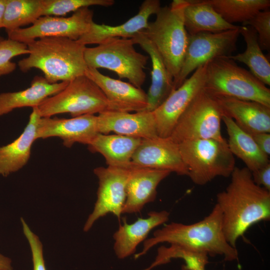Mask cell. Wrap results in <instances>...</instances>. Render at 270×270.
Returning <instances> with one entry per match:
<instances>
[{"mask_svg":"<svg viewBox=\"0 0 270 270\" xmlns=\"http://www.w3.org/2000/svg\"><path fill=\"white\" fill-rule=\"evenodd\" d=\"M204 90L216 98H232L270 107V88L230 56L207 63Z\"/></svg>","mask_w":270,"mask_h":270,"instance_id":"cell-5","label":"cell"},{"mask_svg":"<svg viewBox=\"0 0 270 270\" xmlns=\"http://www.w3.org/2000/svg\"><path fill=\"white\" fill-rule=\"evenodd\" d=\"M142 139L120 134H98L88 145L92 152L100 154L108 166L129 168L132 158Z\"/></svg>","mask_w":270,"mask_h":270,"instance_id":"cell-25","label":"cell"},{"mask_svg":"<svg viewBox=\"0 0 270 270\" xmlns=\"http://www.w3.org/2000/svg\"><path fill=\"white\" fill-rule=\"evenodd\" d=\"M187 0H174L161 6L153 22L140 32L155 46L171 76L174 84L182 68L188 44L184 12Z\"/></svg>","mask_w":270,"mask_h":270,"instance_id":"cell-4","label":"cell"},{"mask_svg":"<svg viewBox=\"0 0 270 270\" xmlns=\"http://www.w3.org/2000/svg\"><path fill=\"white\" fill-rule=\"evenodd\" d=\"M23 132L12 142L0 146V175L6 177L18 171L28 163L41 116L37 107L32 108Z\"/></svg>","mask_w":270,"mask_h":270,"instance_id":"cell-22","label":"cell"},{"mask_svg":"<svg viewBox=\"0 0 270 270\" xmlns=\"http://www.w3.org/2000/svg\"><path fill=\"white\" fill-rule=\"evenodd\" d=\"M238 28L218 33L200 32L188 36L186 50L174 90L200 66L218 57L230 56L236 50Z\"/></svg>","mask_w":270,"mask_h":270,"instance_id":"cell-10","label":"cell"},{"mask_svg":"<svg viewBox=\"0 0 270 270\" xmlns=\"http://www.w3.org/2000/svg\"><path fill=\"white\" fill-rule=\"evenodd\" d=\"M93 11L83 8L69 17L42 16L30 26L8 33V38L27 44L45 37H63L77 40L90 30Z\"/></svg>","mask_w":270,"mask_h":270,"instance_id":"cell-11","label":"cell"},{"mask_svg":"<svg viewBox=\"0 0 270 270\" xmlns=\"http://www.w3.org/2000/svg\"><path fill=\"white\" fill-rule=\"evenodd\" d=\"M132 166H100L94 169V172L98 180L97 200L92 212L84 224V232H88L98 219L107 214L112 213L120 218L126 201V186Z\"/></svg>","mask_w":270,"mask_h":270,"instance_id":"cell-12","label":"cell"},{"mask_svg":"<svg viewBox=\"0 0 270 270\" xmlns=\"http://www.w3.org/2000/svg\"><path fill=\"white\" fill-rule=\"evenodd\" d=\"M259 148L268 156L270 155V134L267 132L251 134Z\"/></svg>","mask_w":270,"mask_h":270,"instance_id":"cell-36","label":"cell"},{"mask_svg":"<svg viewBox=\"0 0 270 270\" xmlns=\"http://www.w3.org/2000/svg\"><path fill=\"white\" fill-rule=\"evenodd\" d=\"M207 63L196 68L152 112L158 136L170 137L182 114L204 88Z\"/></svg>","mask_w":270,"mask_h":270,"instance_id":"cell-13","label":"cell"},{"mask_svg":"<svg viewBox=\"0 0 270 270\" xmlns=\"http://www.w3.org/2000/svg\"><path fill=\"white\" fill-rule=\"evenodd\" d=\"M85 75L100 88L116 111L138 112L146 108L147 95L141 88L105 76L95 68H88Z\"/></svg>","mask_w":270,"mask_h":270,"instance_id":"cell-16","label":"cell"},{"mask_svg":"<svg viewBox=\"0 0 270 270\" xmlns=\"http://www.w3.org/2000/svg\"><path fill=\"white\" fill-rule=\"evenodd\" d=\"M161 8L159 0H145L139 7L138 12L124 23L115 26L92 23L90 30L78 40L85 45L98 44L110 38H131L145 29L150 16L156 14Z\"/></svg>","mask_w":270,"mask_h":270,"instance_id":"cell-18","label":"cell"},{"mask_svg":"<svg viewBox=\"0 0 270 270\" xmlns=\"http://www.w3.org/2000/svg\"><path fill=\"white\" fill-rule=\"evenodd\" d=\"M42 0H6L3 28L7 34L42 16Z\"/></svg>","mask_w":270,"mask_h":270,"instance_id":"cell-30","label":"cell"},{"mask_svg":"<svg viewBox=\"0 0 270 270\" xmlns=\"http://www.w3.org/2000/svg\"><path fill=\"white\" fill-rule=\"evenodd\" d=\"M178 146L188 176L196 185H204L218 176H230L236 167L226 140H186Z\"/></svg>","mask_w":270,"mask_h":270,"instance_id":"cell-6","label":"cell"},{"mask_svg":"<svg viewBox=\"0 0 270 270\" xmlns=\"http://www.w3.org/2000/svg\"><path fill=\"white\" fill-rule=\"evenodd\" d=\"M69 82L50 84L44 77L36 76L30 86L24 90L0 94V116L24 107H38L46 98L64 90Z\"/></svg>","mask_w":270,"mask_h":270,"instance_id":"cell-24","label":"cell"},{"mask_svg":"<svg viewBox=\"0 0 270 270\" xmlns=\"http://www.w3.org/2000/svg\"><path fill=\"white\" fill-rule=\"evenodd\" d=\"M170 213L166 210L152 211L146 218H138L135 222L128 224L124 220L114 232V250L120 259L125 258L134 254L137 246L144 241L154 228L166 223Z\"/></svg>","mask_w":270,"mask_h":270,"instance_id":"cell-23","label":"cell"},{"mask_svg":"<svg viewBox=\"0 0 270 270\" xmlns=\"http://www.w3.org/2000/svg\"><path fill=\"white\" fill-rule=\"evenodd\" d=\"M240 32L246 43V49L244 52L230 58L244 64L259 80L270 86V64L262 53L256 31L250 26H240Z\"/></svg>","mask_w":270,"mask_h":270,"instance_id":"cell-28","label":"cell"},{"mask_svg":"<svg viewBox=\"0 0 270 270\" xmlns=\"http://www.w3.org/2000/svg\"><path fill=\"white\" fill-rule=\"evenodd\" d=\"M222 116L216 98L203 88L182 114L168 138L178 144L194 140H224L221 132Z\"/></svg>","mask_w":270,"mask_h":270,"instance_id":"cell-9","label":"cell"},{"mask_svg":"<svg viewBox=\"0 0 270 270\" xmlns=\"http://www.w3.org/2000/svg\"><path fill=\"white\" fill-rule=\"evenodd\" d=\"M249 26L256 31L258 41L262 50L269 51L270 49V10L260 11L252 18L242 24Z\"/></svg>","mask_w":270,"mask_h":270,"instance_id":"cell-33","label":"cell"},{"mask_svg":"<svg viewBox=\"0 0 270 270\" xmlns=\"http://www.w3.org/2000/svg\"><path fill=\"white\" fill-rule=\"evenodd\" d=\"M100 134H116L142 139L158 136L152 112L143 110L134 114L119 111H108L98 116Z\"/></svg>","mask_w":270,"mask_h":270,"instance_id":"cell-17","label":"cell"},{"mask_svg":"<svg viewBox=\"0 0 270 270\" xmlns=\"http://www.w3.org/2000/svg\"><path fill=\"white\" fill-rule=\"evenodd\" d=\"M132 162L139 167L166 170L180 176H188V170L182 160L178 144L170 138L158 136L142 139L132 155Z\"/></svg>","mask_w":270,"mask_h":270,"instance_id":"cell-15","label":"cell"},{"mask_svg":"<svg viewBox=\"0 0 270 270\" xmlns=\"http://www.w3.org/2000/svg\"><path fill=\"white\" fill-rule=\"evenodd\" d=\"M37 108L41 117L69 113L73 118L116 111L100 88L86 75L70 81L64 90L46 98Z\"/></svg>","mask_w":270,"mask_h":270,"instance_id":"cell-8","label":"cell"},{"mask_svg":"<svg viewBox=\"0 0 270 270\" xmlns=\"http://www.w3.org/2000/svg\"><path fill=\"white\" fill-rule=\"evenodd\" d=\"M184 12V27L188 36L200 32L218 33L238 28L226 22L202 0H187Z\"/></svg>","mask_w":270,"mask_h":270,"instance_id":"cell-26","label":"cell"},{"mask_svg":"<svg viewBox=\"0 0 270 270\" xmlns=\"http://www.w3.org/2000/svg\"><path fill=\"white\" fill-rule=\"evenodd\" d=\"M131 38L151 59V84L146 94L148 106L145 110L153 112L174 90V78L154 44L143 34L140 32Z\"/></svg>","mask_w":270,"mask_h":270,"instance_id":"cell-21","label":"cell"},{"mask_svg":"<svg viewBox=\"0 0 270 270\" xmlns=\"http://www.w3.org/2000/svg\"><path fill=\"white\" fill-rule=\"evenodd\" d=\"M0 270H13L12 260L0 254Z\"/></svg>","mask_w":270,"mask_h":270,"instance_id":"cell-38","label":"cell"},{"mask_svg":"<svg viewBox=\"0 0 270 270\" xmlns=\"http://www.w3.org/2000/svg\"><path fill=\"white\" fill-rule=\"evenodd\" d=\"M114 0H42V16H60L92 6H110Z\"/></svg>","mask_w":270,"mask_h":270,"instance_id":"cell-31","label":"cell"},{"mask_svg":"<svg viewBox=\"0 0 270 270\" xmlns=\"http://www.w3.org/2000/svg\"><path fill=\"white\" fill-rule=\"evenodd\" d=\"M208 261L204 259H196L183 264L182 270H206L205 268Z\"/></svg>","mask_w":270,"mask_h":270,"instance_id":"cell-37","label":"cell"},{"mask_svg":"<svg viewBox=\"0 0 270 270\" xmlns=\"http://www.w3.org/2000/svg\"><path fill=\"white\" fill-rule=\"evenodd\" d=\"M98 116L84 114L71 118L41 117L36 138L58 137L64 146L70 148L75 143L90 144L99 134Z\"/></svg>","mask_w":270,"mask_h":270,"instance_id":"cell-14","label":"cell"},{"mask_svg":"<svg viewBox=\"0 0 270 270\" xmlns=\"http://www.w3.org/2000/svg\"><path fill=\"white\" fill-rule=\"evenodd\" d=\"M222 120L228 136L227 142L230 151L245 164L248 169L252 172L270 163L268 156L259 148L250 134L228 116H223Z\"/></svg>","mask_w":270,"mask_h":270,"instance_id":"cell-27","label":"cell"},{"mask_svg":"<svg viewBox=\"0 0 270 270\" xmlns=\"http://www.w3.org/2000/svg\"><path fill=\"white\" fill-rule=\"evenodd\" d=\"M6 4V0H0V28H3V22Z\"/></svg>","mask_w":270,"mask_h":270,"instance_id":"cell-39","label":"cell"},{"mask_svg":"<svg viewBox=\"0 0 270 270\" xmlns=\"http://www.w3.org/2000/svg\"><path fill=\"white\" fill-rule=\"evenodd\" d=\"M230 182L216 196L228 242L236 248L238 238L254 224L270 220V191L257 185L246 167L236 166Z\"/></svg>","mask_w":270,"mask_h":270,"instance_id":"cell-1","label":"cell"},{"mask_svg":"<svg viewBox=\"0 0 270 270\" xmlns=\"http://www.w3.org/2000/svg\"><path fill=\"white\" fill-rule=\"evenodd\" d=\"M170 173L168 170L132 164L126 186V198L122 214L140 212L146 204L154 202L158 185Z\"/></svg>","mask_w":270,"mask_h":270,"instance_id":"cell-19","label":"cell"},{"mask_svg":"<svg viewBox=\"0 0 270 270\" xmlns=\"http://www.w3.org/2000/svg\"><path fill=\"white\" fill-rule=\"evenodd\" d=\"M252 175L254 182L257 185L270 191V162L252 172Z\"/></svg>","mask_w":270,"mask_h":270,"instance_id":"cell-35","label":"cell"},{"mask_svg":"<svg viewBox=\"0 0 270 270\" xmlns=\"http://www.w3.org/2000/svg\"><path fill=\"white\" fill-rule=\"evenodd\" d=\"M162 242L192 252L210 256H221L226 261L238 260V250L228 242L224 235L222 212L216 204L208 215L198 222L191 224L172 222L156 230L152 238L144 242L142 250L134 256V258Z\"/></svg>","mask_w":270,"mask_h":270,"instance_id":"cell-2","label":"cell"},{"mask_svg":"<svg viewBox=\"0 0 270 270\" xmlns=\"http://www.w3.org/2000/svg\"><path fill=\"white\" fill-rule=\"evenodd\" d=\"M29 54L26 44L10 38L3 40L0 42V76L16 70V64L11 61L13 58Z\"/></svg>","mask_w":270,"mask_h":270,"instance_id":"cell-32","label":"cell"},{"mask_svg":"<svg viewBox=\"0 0 270 270\" xmlns=\"http://www.w3.org/2000/svg\"><path fill=\"white\" fill-rule=\"evenodd\" d=\"M216 99L223 116L232 118L244 130L250 134L270 133V107L256 102L232 98Z\"/></svg>","mask_w":270,"mask_h":270,"instance_id":"cell-20","label":"cell"},{"mask_svg":"<svg viewBox=\"0 0 270 270\" xmlns=\"http://www.w3.org/2000/svg\"><path fill=\"white\" fill-rule=\"evenodd\" d=\"M26 45L30 54L18 62L22 72L38 68L50 84L70 82L85 75L88 68L84 58L86 46L78 41L63 37H45Z\"/></svg>","mask_w":270,"mask_h":270,"instance_id":"cell-3","label":"cell"},{"mask_svg":"<svg viewBox=\"0 0 270 270\" xmlns=\"http://www.w3.org/2000/svg\"><path fill=\"white\" fill-rule=\"evenodd\" d=\"M4 38L0 35V42H2Z\"/></svg>","mask_w":270,"mask_h":270,"instance_id":"cell-40","label":"cell"},{"mask_svg":"<svg viewBox=\"0 0 270 270\" xmlns=\"http://www.w3.org/2000/svg\"><path fill=\"white\" fill-rule=\"evenodd\" d=\"M20 222L23 233L30 248L33 270H46L42 242L38 236L31 230L23 218H20Z\"/></svg>","mask_w":270,"mask_h":270,"instance_id":"cell-34","label":"cell"},{"mask_svg":"<svg viewBox=\"0 0 270 270\" xmlns=\"http://www.w3.org/2000/svg\"><path fill=\"white\" fill-rule=\"evenodd\" d=\"M228 22H247L258 12L269 9L270 0H202Z\"/></svg>","mask_w":270,"mask_h":270,"instance_id":"cell-29","label":"cell"},{"mask_svg":"<svg viewBox=\"0 0 270 270\" xmlns=\"http://www.w3.org/2000/svg\"><path fill=\"white\" fill-rule=\"evenodd\" d=\"M132 38L106 39L98 46L86 47L84 58L88 68H103L126 78L134 86L141 88L146 74L144 71L148 56L138 52Z\"/></svg>","mask_w":270,"mask_h":270,"instance_id":"cell-7","label":"cell"}]
</instances>
